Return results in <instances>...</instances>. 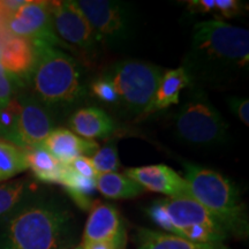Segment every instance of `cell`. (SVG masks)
I'll return each instance as SVG.
<instances>
[{"mask_svg": "<svg viewBox=\"0 0 249 249\" xmlns=\"http://www.w3.org/2000/svg\"><path fill=\"white\" fill-rule=\"evenodd\" d=\"M248 65V30L217 18L195 24L181 67L197 87L227 85L245 75Z\"/></svg>", "mask_w": 249, "mask_h": 249, "instance_id": "obj_1", "label": "cell"}, {"mask_svg": "<svg viewBox=\"0 0 249 249\" xmlns=\"http://www.w3.org/2000/svg\"><path fill=\"white\" fill-rule=\"evenodd\" d=\"M76 231L67 202L37 194L1 223L0 249H70Z\"/></svg>", "mask_w": 249, "mask_h": 249, "instance_id": "obj_2", "label": "cell"}, {"mask_svg": "<svg viewBox=\"0 0 249 249\" xmlns=\"http://www.w3.org/2000/svg\"><path fill=\"white\" fill-rule=\"evenodd\" d=\"M35 64L29 80L33 93L53 114L68 112L87 96L79 62L62 50L46 43H33Z\"/></svg>", "mask_w": 249, "mask_h": 249, "instance_id": "obj_3", "label": "cell"}, {"mask_svg": "<svg viewBox=\"0 0 249 249\" xmlns=\"http://www.w3.org/2000/svg\"><path fill=\"white\" fill-rule=\"evenodd\" d=\"M185 180L193 200L198 202L225 227L229 234L248 235V217L239 189L217 171L185 163Z\"/></svg>", "mask_w": 249, "mask_h": 249, "instance_id": "obj_4", "label": "cell"}, {"mask_svg": "<svg viewBox=\"0 0 249 249\" xmlns=\"http://www.w3.org/2000/svg\"><path fill=\"white\" fill-rule=\"evenodd\" d=\"M156 225L170 234L194 242L223 244L229 232L209 211L193 198L166 197L147 209Z\"/></svg>", "mask_w": 249, "mask_h": 249, "instance_id": "obj_5", "label": "cell"}, {"mask_svg": "<svg viewBox=\"0 0 249 249\" xmlns=\"http://www.w3.org/2000/svg\"><path fill=\"white\" fill-rule=\"evenodd\" d=\"M116 90V110L124 117L147 116L164 70L142 60H121L103 71Z\"/></svg>", "mask_w": 249, "mask_h": 249, "instance_id": "obj_6", "label": "cell"}, {"mask_svg": "<svg viewBox=\"0 0 249 249\" xmlns=\"http://www.w3.org/2000/svg\"><path fill=\"white\" fill-rule=\"evenodd\" d=\"M180 141L201 148H217L230 139L229 124L201 89L195 90L174 116Z\"/></svg>", "mask_w": 249, "mask_h": 249, "instance_id": "obj_7", "label": "cell"}, {"mask_svg": "<svg viewBox=\"0 0 249 249\" xmlns=\"http://www.w3.org/2000/svg\"><path fill=\"white\" fill-rule=\"evenodd\" d=\"M75 4L91 27L97 44L118 48L133 36L135 14L130 5L113 0H79Z\"/></svg>", "mask_w": 249, "mask_h": 249, "instance_id": "obj_8", "label": "cell"}, {"mask_svg": "<svg viewBox=\"0 0 249 249\" xmlns=\"http://www.w3.org/2000/svg\"><path fill=\"white\" fill-rule=\"evenodd\" d=\"M52 27L58 38L68 50L86 58H92L97 51V42L92 29L75 1H49Z\"/></svg>", "mask_w": 249, "mask_h": 249, "instance_id": "obj_9", "label": "cell"}, {"mask_svg": "<svg viewBox=\"0 0 249 249\" xmlns=\"http://www.w3.org/2000/svg\"><path fill=\"white\" fill-rule=\"evenodd\" d=\"M5 30L9 36L67 49L52 27L49 1H26L5 21Z\"/></svg>", "mask_w": 249, "mask_h": 249, "instance_id": "obj_10", "label": "cell"}, {"mask_svg": "<svg viewBox=\"0 0 249 249\" xmlns=\"http://www.w3.org/2000/svg\"><path fill=\"white\" fill-rule=\"evenodd\" d=\"M17 99L20 112L11 142L23 149L40 147L54 129L53 114L29 93H21Z\"/></svg>", "mask_w": 249, "mask_h": 249, "instance_id": "obj_11", "label": "cell"}, {"mask_svg": "<svg viewBox=\"0 0 249 249\" xmlns=\"http://www.w3.org/2000/svg\"><path fill=\"white\" fill-rule=\"evenodd\" d=\"M126 176L150 192L160 193L167 197L193 198L188 183L180 174L164 164L132 167Z\"/></svg>", "mask_w": 249, "mask_h": 249, "instance_id": "obj_12", "label": "cell"}, {"mask_svg": "<svg viewBox=\"0 0 249 249\" xmlns=\"http://www.w3.org/2000/svg\"><path fill=\"white\" fill-rule=\"evenodd\" d=\"M124 235H126V230L119 211L111 204L92 203L83 231L82 244L111 241Z\"/></svg>", "mask_w": 249, "mask_h": 249, "instance_id": "obj_13", "label": "cell"}, {"mask_svg": "<svg viewBox=\"0 0 249 249\" xmlns=\"http://www.w3.org/2000/svg\"><path fill=\"white\" fill-rule=\"evenodd\" d=\"M61 163L67 164L77 157L91 158L99 149L95 140L83 139L67 128H54L40 145Z\"/></svg>", "mask_w": 249, "mask_h": 249, "instance_id": "obj_14", "label": "cell"}, {"mask_svg": "<svg viewBox=\"0 0 249 249\" xmlns=\"http://www.w3.org/2000/svg\"><path fill=\"white\" fill-rule=\"evenodd\" d=\"M0 64L17 80L29 79L35 64V46L33 42L8 36L0 49Z\"/></svg>", "mask_w": 249, "mask_h": 249, "instance_id": "obj_15", "label": "cell"}, {"mask_svg": "<svg viewBox=\"0 0 249 249\" xmlns=\"http://www.w3.org/2000/svg\"><path fill=\"white\" fill-rule=\"evenodd\" d=\"M71 132L83 139H105L116 130V123L101 107H86L77 108L68 120Z\"/></svg>", "mask_w": 249, "mask_h": 249, "instance_id": "obj_16", "label": "cell"}, {"mask_svg": "<svg viewBox=\"0 0 249 249\" xmlns=\"http://www.w3.org/2000/svg\"><path fill=\"white\" fill-rule=\"evenodd\" d=\"M187 87H192V80L182 67L165 71L158 85L154 101L148 110V114L178 104L180 92Z\"/></svg>", "mask_w": 249, "mask_h": 249, "instance_id": "obj_17", "label": "cell"}, {"mask_svg": "<svg viewBox=\"0 0 249 249\" xmlns=\"http://www.w3.org/2000/svg\"><path fill=\"white\" fill-rule=\"evenodd\" d=\"M136 249H230L224 244L194 242L154 230L141 229L138 233Z\"/></svg>", "mask_w": 249, "mask_h": 249, "instance_id": "obj_18", "label": "cell"}, {"mask_svg": "<svg viewBox=\"0 0 249 249\" xmlns=\"http://www.w3.org/2000/svg\"><path fill=\"white\" fill-rule=\"evenodd\" d=\"M37 186L31 180L20 179L0 185V223L11 217L24 203L37 195Z\"/></svg>", "mask_w": 249, "mask_h": 249, "instance_id": "obj_19", "label": "cell"}, {"mask_svg": "<svg viewBox=\"0 0 249 249\" xmlns=\"http://www.w3.org/2000/svg\"><path fill=\"white\" fill-rule=\"evenodd\" d=\"M26 157L28 169H30L38 181L60 185L65 169L64 163L42 147L26 149Z\"/></svg>", "mask_w": 249, "mask_h": 249, "instance_id": "obj_20", "label": "cell"}, {"mask_svg": "<svg viewBox=\"0 0 249 249\" xmlns=\"http://www.w3.org/2000/svg\"><path fill=\"white\" fill-rule=\"evenodd\" d=\"M96 187L103 196L113 200L136 197L145 191L141 185L130 179L128 176L118 172L97 174Z\"/></svg>", "mask_w": 249, "mask_h": 249, "instance_id": "obj_21", "label": "cell"}, {"mask_svg": "<svg viewBox=\"0 0 249 249\" xmlns=\"http://www.w3.org/2000/svg\"><path fill=\"white\" fill-rule=\"evenodd\" d=\"M60 185L82 210H88L92 205V195L96 192V178H87L75 172L68 164H65Z\"/></svg>", "mask_w": 249, "mask_h": 249, "instance_id": "obj_22", "label": "cell"}, {"mask_svg": "<svg viewBox=\"0 0 249 249\" xmlns=\"http://www.w3.org/2000/svg\"><path fill=\"white\" fill-rule=\"evenodd\" d=\"M27 170L26 149L0 139V182L14 178Z\"/></svg>", "mask_w": 249, "mask_h": 249, "instance_id": "obj_23", "label": "cell"}, {"mask_svg": "<svg viewBox=\"0 0 249 249\" xmlns=\"http://www.w3.org/2000/svg\"><path fill=\"white\" fill-rule=\"evenodd\" d=\"M90 160L98 174L117 172L120 167L119 154H118L117 144L114 142H110L104 147L99 148Z\"/></svg>", "mask_w": 249, "mask_h": 249, "instance_id": "obj_24", "label": "cell"}, {"mask_svg": "<svg viewBox=\"0 0 249 249\" xmlns=\"http://www.w3.org/2000/svg\"><path fill=\"white\" fill-rule=\"evenodd\" d=\"M89 90L93 97L116 110L118 104L116 90H114V87L110 79L104 73H102L90 83Z\"/></svg>", "mask_w": 249, "mask_h": 249, "instance_id": "obj_25", "label": "cell"}, {"mask_svg": "<svg viewBox=\"0 0 249 249\" xmlns=\"http://www.w3.org/2000/svg\"><path fill=\"white\" fill-rule=\"evenodd\" d=\"M18 112L20 105L17 97H13L4 108L0 110V139L11 142L18 124Z\"/></svg>", "mask_w": 249, "mask_h": 249, "instance_id": "obj_26", "label": "cell"}, {"mask_svg": "<svg viewBox=\"0 0 249 249\" xmlns=\"http://www.w3.org/2000/svg\"><path fill=\"white\" fill-rule=\"evenodd\" d=\"M20 81L12 76L0 64V110L13 99L14 85Z\"/></svg>", "mask_w": 249, "mask_h": 249, "instance_id": "obj_27", "label": "cell"}, {"mask_svg": "<svg viewBox=\"0 0 249 249\" xmlns=\"http://www.w3.org/2000/svg\"><path fill=\"white\" fill-rule=\"evenodd\" d=\"M242 4L236 0H214L213 14L220 18H235L242 12Z\"/></svg>", "mask_w": 249, "mask_h": 249, "instance_id": "obj_28", "label": "cell"}, {"mask_svg": "<svg viewBox=\"0 0 249 249\" xmlns=\"http://www.w3.org/2000/svg\"><path fill=\"white\" fill-rule=\"evenodd\" d=\"M229 107L232 113L235 114L242 124L246 126L249 124V101L244 97H231L229 98Z\"/></svg>", "mask_w": 249, "mask_h": 249, "instance_id": "obj_29", "label": "cell"}, {"mask_svg": "<svg viewBox=\"0 0 249 249\" xmlns=\"http://www.w3.org/2000/svg\"><path fill=\"white\" fill-rule=\"evenodd\" d=\"M67 164L81 176L87 178H97V171L93 167L91 160L88 157H77Z\"/></svg>", "mask_w": 249, "mask_h": 249, "instance_id": "obj_30", "label": "cell"}, {"mask_svg": "<svg viewBox=\"0 0 249 249\" xmlns=\"http://www.w3.org/2000/svg\"><path fill=\"white\" fill-rule=\"evenodd\" d=\"M124 246H126V235L111 241L87 242L81 245V247L83 249H124Z\"/></svg>", "mask_w": 249, "mask_h": 249, "instance_id": "obj_31", "label": "cell"}, {"mask_svg": "<svg viewBox=\"0 0 249 249\" xmlns=\"http://www.w3.org/2000/svg\"><path fill=\"white\" fill-rule=\"evenodd\" d=\"M9 35L7 33H6L5 30V23H4V20H2L1 18H0V37H8Z\"/></svg>", "mask_w": 249, "mask_h": 249, "instance_id": "obj_32", "label": "cell"}, {"mask_svg": "<svg viewBox=\"0 0 249 249\" xmlns=\"http://www.w3.org/2000/svg\"><path fill=\"white\" fill-rule=\"evenodd\" d=\"M7 38V37H0V49H1V45H2V43H4V40Z\"/></svg>", "mask_w": 249, "mask_h": 249, "instance_id": "obj_33", "label": "cell"}, {"mask_svg": "<svg viewBox=\"0 0 249 249\" xmlns=\"http://www.w3.org/2000/svg\"><path fill=\"white\" fill-rule=\"evenodd\" d=\"M73 249H83L82 247H81V246H77V247H75V248H73Z\"/></svg>", "mask_w": 249, "mask_h": 249, "instance_id": "obj_34", "label": "cell"}]
</instances>
